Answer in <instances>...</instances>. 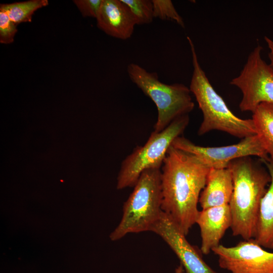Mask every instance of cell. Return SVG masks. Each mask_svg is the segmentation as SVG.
Masks as SVG:
<instances>
[{
    "label": "cell",
    "mask_w": 273,
    "mask_h": 273,
    "mask_svg": "<svg viewBox=\"0 0 273 273\" xmlns=\"http://www.w3.org/2000/svg\"><path fill=\"white\" fill-rule=\"evenodd\" d=\"M262 50L259 44L254 48L240 74L230 82L242 94V112L253 113L262 103L273 104V70L261 58Z\"/></svg>",
    "instance_id": "cell-7"
},
{
    "label": "cell",
    "mask_w": 273,
    "mask_h": 273,
    "mask_svg": "<svg viewBox=\"0 0 273 273\" xmlns=\"http://www.w3.org/2000/svg\"><path fill=\"white\" fill-rule=\"evenodd\" d=\"M210 168L194 155L169 148L161 167L162 210L186 236L196 223Z\"/></svg>",
    "instance_id": "cell-1"
},
{
    "label": "cell",
    "mask_w": 273,
    "mask_h": 273,
    "mask_svg": "<svg viewBox=\"0 0 273 273\" xmlns=\"http://www.w3.org/2000/svg\"><path fill=\"white\" fill-rule=\"evenodd\" d=\"M233 180V192L229 203L233 235L244 240L254 239L256 234L261 200L271 177L261 163L246 156L228 165Z\"/></svg>",
    "instance_id": "cell-2"
},
{
    "label": "cell",
    "mask_w": 273,
    "mask_h": 273,
    "mask_svg": "<svg viewBox=\"0 0 273 273\" xmlns=\"http://www.w3.org/2000/svg\"><path fill=\"white\" fill-rule=\"evenodd\" d=\"M127 72L131 81L156 106L158 117L155 131H162L175 119L189 114L194 108L190 88L184 84L163 83L156 72H149L133 63L128 65Z\"/></svg>",
    "instance_id": "cell-5"
},
{
    "label": "cell",
    "mask_w": 273,
    "mask_h": 273,
    "mask_svg": "<svg viewBox=\"0 0 273 273\" xmlns=\"http://www.w3.org/2000/svg\"><path fill=\"white\" fill-rule=\"evenodd\" d=\"M160 236L180 261L186 273H219L203 260L201 255L187 240L170 217L162 211L151 230Z\"/></svg>",
    "instance_id": "cell-10"
},
{
    "label": "cell",
    "mask_w": 273,
    "mask_h": 273,
    "mask_svg": "<svg viewBox=\"0 0 273 273\" xmlns=\"http://www.w3.org/2000/svg\"><path fill=\"white\" fill-rule=\"evenodd\" d=\"M73 2L82 16L96 18L102 0H74Z\"/></svg>",
    "instance_id": "cell-20"
},
{
    "label": "cell",
    "mask_w": 273,
    "mask_h": 273,
    "mask_svg": "<svg viewBox=\"0 0 273 273\" xmlns=\"http://www.w3.org/2000/svg\"><path fill=\"white\" fill-rule=\"evenodd\" d=\"M229 205L210 207L199 211L196 220L200 231L201 251L208 255L220 245L225 232L232 225Z\"/></svg>",
    "instance_id": "cell-12"
},
{
    "label": "cell",
    "mask_w": 273,
    "mask_h": 273,
    "mask_svg": "<svg viewBox=\"0 0 273 273\" xmlns=\"http://www.w3.org/2000/svg\"><path fill=\"white\" fill-rule=\"evenodd\" d=\"M161 168L145 170L124 203L121 219L110 238L116 241L130 233L150 231L162 212Z\"/></svg>",
    "instance_id": "cell-4"
},
{
    "label": "cell",
    "mask_w": 273,
    "mask_h": 273,
    "mask_svg": "<svg viewBox=\"0 0 273 273\" xmlns=\"http://www.w3.org/2000/svg\"><path fill=\"white\" fill-rule=\"evenodd\" d=\"M190 121L189 114L181 116L160 132L153 131L143 146H138L122 161L117 177V189L133 187L141 173L161 168L173 141L181 136Z\"/></svg>",
    "instance_id": "cell-6"
},
{
    "label": "cell",
    "mask_w": 273,
    "mask_h": 273,
    "mask_svg": "<svg viewBox=\"0 0 273 273\" xmlns=\"http://www.w3.org/2000/svg\"><path fill=\"white\" fill-rule=\"evenodd\" d=\"M187 38L191 49L193 66L189 88L203 116L198 134L203 135L214 130L242 139L256 134L252 119H243L236 116L215 91L199 64L192 40L189 36Z\"/></svg>",
    "instance_id": "cell-3"
},
{
    "label": "cell",
    "mask_w": 273,
    "mask_h": 273,
    "mask_svg": "<svg viewBox=\"0 0 273 273\" xmlns=\"http://www.w3.org/2000/svg\"><path fill=\"white\" fill-rule=\"evenodd\" d=\"M220 268L231 273H273V252L266 250L254 239L236 245H219L212 251Z\"/></svg>",
    "instance_id": "cell-9"
},
{
    "label": "cell",
    "mask_w": 273,
    "mask_h": 273,
    "mask_svg": "<svg viewBox=\"0 0 273 273\" xmlns=\"http://www.w3.org/2000/svg\"><path fill=\"white\" fill-rule=\"evenodd\" d=\"M252 113L256 134L268 156L273 160V104L262 103Z\"/></svg>",
    "instance_id": "cell-15"
},
{
    "label": "cell",
    "mask_w": 273,
    "mask_h": 273,
    "mask_svg": "<svg viewBox=\"0 0 273 273\" xmlns=\"http://www.w3.org/2000/svg\"><path fill=\"white\" fill-rule=\"evenodd\" d=\"M263 162L269 173L271 181L261 201L254 239L263 248L273 250V160L269 158Z\"/></svg>",
    "instance_id": "cell-14"
},
{
    "label": "cell",
    "mask_w": 273,
    "mask_h": 273,
    "mask_svg": "<svg viewBox=\"0 0 273 273\" xmlns=\"http://www.w3.org/2000/svg\"><path fill=\"white\" fill-rule=\"evenodd\" d=\"M49 5L48 0H30L11 4H1L0 8L7 13L16 25L24 22H31L32 16L38 9Z\"/></svg>",
    "instance_id": "cell-16"
},
{
    "label": "cell",
    "mask_w": 273,
    "mask_h": 273,
    "mask_svg": "<svg viewBox=\"0 0 273 273\" xmlns=\"http://www.w3.org/2000/svg\"><path fill=\"white\" fill-rule=\"evenodd\" d=\"M172 146L194 155L209 168H227L232 161L246 156H257L262 161L269 158L256 134L243 138L237 144L221 147L200 146L180 136Z\"/></svg>",
    "instance_id": "cell-8"
},
{
    "label": "cell",
    "mask_w": 273,
    "mask_h": 273,
    "mask_svg": "<svg viewBox=\"0 0 273 273\" xmlns=\"http://www.w3.org/2000/svg\"><path fill=\"white\" fill-rule=\"evenodd\" d=\"M96 19L100 29L122 40L129 38L138 25L135 18L121 0H102Z\"/></svg>",
    "instance_id": "cell-11"
},
{
    "label": "cell",
    "mask_w": 273,
    "mask_h": 273,
    "mask_svg": "<svg viewBox=\"0 0 273 273\" xmlns=\"http://www.w3.org/2000/svg\"><path fill=\"white\" fill-rule=\"evenodd\" d=\"M174 273H186V272L182 265L179 264L175 268Z\"/></svg>",
    "instance_id": "cell-22"
},
{
    "label": "cell",
    "mask_w": 273,
    "mask_h": 273,
    "mask_svg": "<svg viewBox=\"0 0 273 273\" xmlns=\"http://www.w3.org/2000/svg\"><path fill=\"white\" fill-rule=\"evenodd\" d=\"M264 39L269 49L268 57L270 60V63L269 65L273 70V40L267 36L264 37Z\"/></svg>",
    "instance_id": "cell-21"
},
{
    "label": "cell",
    "mask_w": 273,
    "mask_h": 273,
    "mask_svg": "<svg viewBox=\"0 0 273 273\" xmlns=\"http://www.w3.org/2000/svg\"><path fill=\"white\" fill-rule=\"evenodd\" d=\"M233 187L232 173L228 167L210 168L199 200L202 209L229 205Z\"/></svg>",
    "instance_id": "cell-13"
},
{
    "label": "cell",
    "mask_w": 273,
    "mask_h": 273,
    "mask_svg": "<svg viewBox=\"0 0 273 273\" xmlns=\"http://www.w3.org/2000/svg\"><path fill=\"white\" fill-rule=\"evenodd\" d=\"M135 18L138 25L151 23L154 18L153 6L150 0H121Z\"/></svg>",
    "instance_id": "cell-17"
},
{
    "label": "cell",
    "mask_w": 273,
    "mask_h": 273,
    "mask_svg": "<svg viewBox=\"0 0 273 273\" xmlns=\"http://www.w3.org/2000/svg\"><path fill=\"white\" fill-rule=\"evenodd\" d=\"M17 32V25L11 21L6 12L0 8V42L12 43Z\"/></svg>",
    "instance_id": "cell-19"
},
{
    "label": "cell",
    "mask_w": 273,
    "mask_h": 273,
    "mask_svg": "<svg viewBox=\"0 0 273 273\" xmlns=\"http://www.w3.org/2000/svg\"><path fill=\"white\" fill-rule=\"evenodd\" d=\"M154 18L162 20H171L181 27H185L183 18L175 9L170 0H152Z\"/></svg>",
    "instance_id": "cell-18"
}]
</instances>
